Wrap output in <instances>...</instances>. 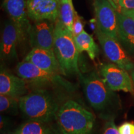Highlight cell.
I'll return each mask as SVG.
<instances>
[{
	"mask_svg": "<svg viewBox=\"0 0 134 134\" xmlns=\"http://www.w3.org/2000/svg\"><path fill=\"white\" fill-rule=\"evenodd\" d=\"M119 13H121L122 14L124 15L125 16L131 18L132 19H133L134 21V9L127 10V9H120Z\"/></svg>",
	"mask_w": 134,
	"mask_h": 134,
	"instance_id": "obj_24",
	"label": "cell"
},
{
	"mask_svg": "<svg viewBox=\"0 0 134 134\" xmlns=\"http://www.w3.org/2000/svg\"><path fill=\"white\" fill-rule=\"evenodd\" d=\"M19 109L29 120L50 123L55 120L61 103L57 96L46 89H36L21 97Z\"/></svg>",
	"mask_w": 134,
	"mask_h": 134,
	"instance_id": "obj_2",
	"label": "cell"
},
{
	"mask_svg": "<svg viewBox=\"0 0 134 134\" xmlns=\"http://www.w3.org/2000/svg\"><path fill=\"white\" fill-rule=\"evenodd\" d=\"M95 32L105 57L117 66L131 71L134 68V63L119 42L102 32L98 27Z\"/></svg>",
	"mask_w": 134,
	"mask_h": 134,
	"instance_id": "obj_6",
	"label": "cell"
},
{
	"mask_svg": "<svg viewBox=\"0 0 134 134\" xmlns=\"http://www.w3.org/2000/svg\"><path fill=\"white\" fill-rule=\"evenodd\" d=\"M131 77H132V81H133V87H134V68H133V69L131 71Z\"/></svg>",
	"mask_w": 134,
	"mask_h": 134,
	"instance_id": "obj_27",
	"label": "cell"
},
{
	"mask_svg": "<svg viewBox=\"0 0 134 134\" xmlns=\"http://www.w3.org/2000/svg\"><path fill=\"white\" fill-rule=\"evenodd\" d=\"M13 134H61L48 122L29 120L23 124Z\"/></svg>",
	"mask_w": 134,
	"mask_h": 134,
	"instance_id": "obj_16",
	"label": "cell"
},
{
	"mask_svg": "<svg viewBox=\"0 0 134 134\" xmlns=\"http://www.w3.org/2000/svg\"><path fill=\"white\" fill-rule=\"evenodd\" d=\"M53 50L63 75H81L79 68L80 52L75 44L73 36L59 19L55 23Z\"/></svg>",
	"mask_w": 134,
	"mask_h": 134,
	"instance_id": "obj_4",
	"label": "cell"
},
{
	"mask_svg": "<svg viewBox=\"0 0 134 134\" xmlns=\"http://www.w3.org/2000/svg\"><path fill=\"white\" fill-rule=\"evenodd\" d=\"M46 71L63 75L62 70L53 50L32 48L23 60Z\"/></svg>",
	"mask_w": 134,
	"mask_h": 134,
	"instance_id": "obj_13",
	"label": "cell"
},
{
	"mask_svg": "<svg viewBox=\"0 0 134 134\" xmlns=\"http://www.w3.org/2000/svg\"><path fill=\"white\" fill-rule=\"evenodd\" d=\"M75 10L72 0H60L58 19L68 31L72 33Z\"/></svg>",
	"mask_w": 134,
	"mask_h": 134,
	"instance_id": "obj_18",
	"label": "cell"
},
{
	"mask_svg": "<svg viewBox=\"0 0 134 134\" xmlns=\"http://www.w3.org/2000/svg\"><path fill=\"white\" fill-rule=\"evenodd\" d=\"M85 31L84 30V24L83 23V19L81 16L78 14L76 11L75 12L74 22H73V29H72V34L73 37L78 36L80 34Z\"/></svg>",
	"mask_w": 134,
	"mask_h": 134,
	"instance_id": "obj_21",
	"label": "cell"
},
{
	"mask_svg": "<svg viewBox=\"0 0 134 134\" xmlns=\"http://www.w3.org/2000/svg\"><path fill=\"white\" fill-rule=\"evenodd\" d=\"M55 120L61 134H90L96 117L76 100L68 99L62 103Z\"/></svg>",
	"mask_w": 134,
	"mask_h": 134,
	"instance_id": "obj_1",
	"label": "cell"
},
{
	"mask_svg": "<svg viewBox=\"0 0 134 134\" xmlns=\"http://www.w3.org/2000/svg\"><path fill=\"white\" fill-rule=\"evenodd\" d=\"M16 74L32 85L37 86H50L61 88L66 91H73L75 85L60 74L46 71L29 62L23 61L16 67Z\"/></svg>",
	"mask_w": 134,
	"mask_h": 134,
	"instance_id": "obj_5",
	"label": "cell"
},
{
	"mask_svg": "<svg viewBox=\"0 0 134 134\" xmlns=\"http://www.w3.org/2000/svg\"><path fill=\"white\" fill-rule=\"evenodd\" d=\"M115 9H117V6H119V0H109Z\"/></svg>",
	"mask_w": 134,
	"mask_h": 134,
	"instance_id": "obj_26",
	"label": "cell"
},
{
	"mask_svg": "<svg viewBox=\"0 0 134 134\" xmlns=\"http://www.w3.org/2000/svg\"><path fill=\"white\" fill-rule=\"evenodd\" d=\"M27 82L14 75L2 65L0 70V94L20 99L27 94Z\"/></svg>",
	"mask_w": 134,
	"mask_h": 134,
	"instance_id": "obj_12",
	"label": "cell"
},
{
	"mask_svg": "<svg viewBox=\"0 0 134 134\" xmlns=\"http://www.w3.org/2000/svg\"><path fill=\"white\" fill-rule=\"evenodd\" d=\"M119 6L120 9H134V0H119Z\"/></svg>",
	"mask_w": 134,
	"mask_h": 134,
	"instance_id": "obj_23",
	"label": "cell"
},
{
	"mask_svg": "<svg viewBox=\"0 0 134 134\" xmlns=\"http://www.w3.org/2000/svg\"><path fill=\"white\" fill-rule=\"evenodd\" d=\"M99 73L112 91L134 93L132 77L127 70L114 63H103Z\"/></svg>",
	"mask_w": 134,
	"mask_h": 134,
	"instance_id": "obj_7",
	"label": "cell"
},
{
	"mask_svg": "<svg viewBox=\"0 0 134 134\" xmlns=\"http://www.w3.org/2000/svg\"><path fill=\"white\" fill-rule=\"evenodd\" d=\"M120 134H134V123L126 122L118 127Z\"/></svg>",
	"mask_w": 134,
	"mask_h": 134,
	"instance_id": "obj_22",
	"label": "cell"
},
{
	"mask_svg": "<svg viewBox=\"0 0 134 134\" xmlns=\"http://www.w3.org/2000/svg\"><path fill=\"white\" fill-rule=\"evenodd\" d=\"M27 0H4L3 7L10 19L19 27L23 36L27 34L30 24L27 11Z\"/></svg>",
	"mask_w": 134,
	"mask_h": 134,
	"instance_id": "obj_14",
	"label": "cell"
},
{
	"mask_svg": "<svg viewBox=\"0 0 134 134\" xmlns=\"http://www.w3.org/2000/svg\"><path fill=\"white\" fill-rule=\"evenodd\" d=\"M0 119H1V132H4V130L8 129V119L2 115H1Z\"/></svg>",
	"mask_w": 134,
	"mask_h": 134,
	"instance_id": "obj_25",
	"label": "cell"
},
{
	"mask_svg": "<svg viewBox=\"0 0 134 134\" xmlns=\"http://www.w3.org/2000/svg\"><path fill=\"white\" fill-rule=\"evenodd\" d=\"M60 0H27V11L33 21L48 20L55 23L59 18Z\"/></svg>",
	"mask_w": 134,
	"mask_h": 134,
	"instance_id": "obj_11",
	"label": "cell"
},
{
	"mask_svg": "<svg viewBox=\"0 0 134 134\" xmlns=\"http://www.w3.org/2000/svg\"><path fill=\"white\" fill-rule=\"evenodd\" d=\"M19 99L0 94V111L1 113L16 114L19 109Z\"/></svg>",
	"mask_w": 134,
	"mask_h": 134,
	"instance_id": "obj_19",
	"label": "cell"
},
{
	"mask_svg": "<svg viewBox=\"0 0 134 134\" xmlns=\"http://www.w3.org/2000/svg\"><path fill=\"white\" fill-rule=\"evenodd\" d=\"M55 23L43 20L34 21L27 31L30 44L32 48L53 50Z\"/></svg>",
	"mask_w": 134,
	"mask_h": 134,
	"instance_id": "obj_10",
	"label": "cell"
},
{
	"mask_svg": "<svg viewBox=\"0 0 134 134\" xmlns=\"http://www.w3.org/2000/svg\"><path fill=\"white\" fill-rule=\"evenodd\" d=\"M95 19L102 32L117 40V12L109 0H94Z\"/></svg>",
	"mask_w": 134,
	"mask_h": 134,
	"instance_id": "obj_8",
	"label": "cell"
},
{
	"mask_svg": "<svg viewBox=\"0 0 134 134\" xmlns=\"http://www.w3.org/2000/svg\"><path fill=\"white\" fill-rule=\"evenodd\" d=\"M18 26L11 19L7 21L3 28L0 43V56L3 61L12 62L18 58L17 45L24 39Z\"/></svg>",
	"mask_w": 134,
	"mask_h": 134,
	"instance_id": "obj_9",
	"label": "cell"
},
{
	"mask_svg": "<svg viewBox=\"0 0 134 134\" xmlns=\"http://www.w3.org/2000/svg\"><path fill=\"white\" fill-rule=\"evenodd\" d=\"M102 134H120L118 128L115 125L114 117L107 119L103 127Z\"/></svg>",
	"mask_w": 134,
	"mask_h": 134,
	"instance_id": "obj_20",
	"label": "cell"
},
{
	"mask_svg": "<svg viewBox=\"0 0 134 134\" xmlns=\"http://www.w3.org/2000/svg\"><path fill=\"white\" fill-rule=\"evenodd\" d=\"M73 38L80 53L85 52L89 57L92 60H94L98 53L99 48L93 37L84 31Z\"/></svg>",
	"mask_w": 134,
	"mask_h": 134,
	"instance_id": "obj_17",
	"label": "cell"
},
{
	"mask_svg": "<svg viewBox=\"0 0 134 134\" xmlns=\"http://www.w3.org/2000/svg\"><path fill=\"white\" fill-rule=\"evenodd\" d=\"M83 91L88 102L96 111L110 118L109 113L117 108L119 98L103 79L99 73L94 71L80 75Z\"/></svg>",
	"mask_w": 134,
	"mask_h": 134,
	"instance_id": "obj_3",
	"label": "cell"
},
{
	"mask_svg": "<svg viewBox=\"0 0 134 134\" xmlns=\"http://www.w3.org/2000/svg\"><path fill=\"white\" fill-rule=\"evenodd\" d=\"M117 41L129 55L134 57V21L117 12Z\"/></svg>",
	"mask_w": 134,
	"mask_h": 134,
	"instance_id": "obj_15",
	"label": "cell"
}]
</instances>
